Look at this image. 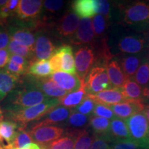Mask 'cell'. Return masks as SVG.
<instances>
[{"label": "cell", "mask_w": 149, "mask_h": 149, "mask_svg": "<svg viewBox=\"0 0 149 149\" xmlns=\"http://www.w3.org/2000/svg\"><path fill=\"white\" fill-rule=\"evenodd\" d=\"M74 13L82 18H90L96 13L94 0H76L72 3Z\"/></svg>", "instance_id": "cell-23"}, {"label": "cell", "mask_w": 149, "mask_h": 149, "mask_svg": "<svg viewBox=\"0 0 149 149\" xmlns=\"http://www.w3.org/2000/svg\"><path fill=\"white\" fill-rule=\"evenodd\" d=\"M49 62L50 64H51L52 70L53 71V73L54 72H59L60 70H61V57L60 55H59L58 51H57V49L54 52V53L51 57V58L49 59Z\"/></svg>", "instance_id": "cell-43"}, {"label": "cell", "mask_w": 149, "mask_h": 149, "mask_svg": "<svg viewBox=\"0 0 149 149\" xmlns=\"http://www.w3.org/2000/svg\"><path fill=\"white\" fill-rule=\"evenodd\" d=\"M33 141L29 132H26L22 127L19 128L15 138L11 144H9L11 149L22 148Z\"/></svg>", "instance_id": "cell-35"}, {"label": "cell", "mask_w": 149, "mask_h": 149, "mask_svg": "<svg viewBox=\"0 0 149 149\" xmlns=\"http://www.w3.org/2000/svg\"><path fill=\"white\" fill-rule=\"evenodd\" d=\"M61 60V70L70 74H76L72 48L69 45H63L57 48Z\"/></svg>", "instance_id": "cell-20"}, {"label": "cell", "mask_w": 149, "mask_h": 149, "mask_svg": "<svg viewBox=\"0 0 149 149\" xmlns=\"http://www.w3.org/2000/svg\"><path fill=\"white\" fill-rule=\"evenodd\" d=\"M89 124L92 128L95 136H101V137L109 136V137L110 126H111V122L109 120L104 118V117L93 115L90 118Z\"/></svg>", "instance_id": "cell-27"}, {"label": "cell", "mask_w": 149, "mask_h": 149, "mask_svg": "<svg viewBox=\"0 0 149 149\" xmlns=\"http://www.w3.org/2000/svg\"><path fill=\"white\" fill-rule=\"evenodd\" d=\"M10 42V34L5 31H0V49L8 47Z\"/></svg>", "instance_id": "cell-46"}, {"label": "cell", "mask_w": 149, "mask_h": 149, "mask_svg": "<svg viewBox=\"0 0 149 149\" xmlns=\"http://www.w3.org/2000/svg\"><path fill=\"white\" fill-rule=\"evenodd\" d=\"M44 1L41 0H21L17 9V16L19 19L31 21L40 16Z\"/></svg>", "instance_id": "cell-10"}, {"label": "cell", "mask_w": 149, "mask_h": 149, "mask_svg": "<svg viewBox=\"0 0 149 149\" xmlns=\"http://www.w3.org/2000/svg\"><path fill=\"white\" fill-rule=\"evenodd\" d=\"M64 5L63 1H44V6L46 10L51 12H55L62 8Z\"/></svg>", "instance_id": "cell-44"}, {"label": "cell", "mask_w": 149, "mask_h": 149, "mask_svg": "<svg viewBox=\"0 0 149 149\" xmlns=\"http://www.w3.org/2000/svg\"><path fill=\"white\" fill-rule=\"evenodd\" d=\"M79 18L74 13L68 12L58 20L55 29L59 37L63 38H72L79 27Z\"/></svg>", "instance_id": "cell-9"}, {"label": "cell", "mask_w": 149, "mask_h": 149, "mask_svg": "<svg viewBox=\"0 0 149 149\" xmlns=\"http://www.w3.org/2000/svg\"><path fill=\"white\" fill-rule=\"evenodd\" d=\"M131 138L143 143H149V122L143 113H138L126 120Z\"/></svg>", "instance_id": "cell-5"}, {"label": "cell", "mask_w": 149, "mask_h": 149, "mask_svg": "<svg viewBox=\"0 0 149 149\" xmlns=\"http://www.w3.org/2000/svg\"><path fill=\"white\" fill-rule=\"evenodd\" d=\"M139 64L140 59L136 56H126L122 59L121 67L128 79H132L135 77Z\"/></svg>", "instance_id": "cell-28"}, {"label": "cell", "mask_w": 149, "mask_h": 149, "mask_svg": "<svg viewBox=\"0 0 149 149\" xmlns=\"http://www.w3.org/2000/svg\"><path fill=\"white\" fill-rule=\"evenodd\" d=\"M56 49L49 37L39 33L37 34L33 48L34 61L51 58Z\"/></svg>", "instance_id": "cell-15"}, {"label": "cell", "mask_w": 149, "mask_h": 149, "mask_svg": "<svg viewBox=\"0 0 149 149\" xmlns=\"http://www.w3.org/2000/svg\"><path fill=\"white\" fill-rule=\"evenodd\" d=\"M96 104V102L87 95L83 101L75 109H74V110L77 113L89 116L91 113H93Z\"/></svg>", "instance_id": "cell-36"}, {"label": "cell", "mask_w": 149, "mask_h": 149, "mask_svg": "<svg viewBox=\"0 0 149 149\" xmlns=\"http://www.w3.org/2000/svg\"><path fill=\"white\" fill-rule=\"evenodd\" d=\"M50 99L40 90L29 84L19 90L13 91L7 98L5 109L15 113L27 108L34 107Z\"/></svg>", "instance_id": "cell-1"}, {"label": "cell", "mask_w": 149, "mask_h": 149, "mask_svg": "<svg viewBox=\"0 0 149 149\" xmlns=\"http://www.w3.org/2000/svg\"><path fill=\"white\" fill-rule=\"evenodd\" d=\"M109 107L114 113L115 116L125 120L137 113H141L145 109L143 100H126L122 103L113 104Z\"/></svg>", "instance_id": "cell-8"}, {"label": "cell", "mask_w": 149, "mask_h": 149, "mask_svg": "<svg viewBox=\"0 0 149 149\" xmlns=\"http://www.w3.org/2000/svg\"><path fill=\"white\" fill-rule=\"evenodd\" d=\"M109 137L113 141L132 139L126 121L115 117L111 121Z\"/></svg>", "instance_id": "cell-19"}, {"label": "cell", "mask_w": 149, "mask_h": 149, "mask_svg": "<svg viewBox=\"0 0 149 149\" xmlns=\"http://www.w3.org/2000/svg\"><path fill=\"white\" fill-rule=\"evenodd\" d=\"M9 60L13 61V62L16 63V64L22 65V66H24L28 68L29 66H30L29 61L27 60V59L24 58V57H22V56L15 55V54H10V59Z\"/></svg>", "instance_id": "cell-47"}, {"label": "cell", "mask_w": 149, "mask_h": 149, "mask_svg": "<svg viewBox=\"0 0 149 149\" xmlns=\"http://www.w3.org/2000/svg\"><path fill=\"white\" fill-rule=\"evenodd\" d=\"M142 113H144V114L145 115V116L146 117L147 120H148V122H149V105L147 106L146 107H145V109L144 111H142Z\"/></svg>", "instance_id": "cell-51"}, {"label": "cell", "mask_w": 149, "mask_h": 149, "mask_svg": "<svg viewBox=\"0 0 149 149\" xmlns=\"http://www.w3.org/2000/svg\"><path fill=\"white\" fill-rule=\"evenodd\" d=\"M87 96L84 86L82 83L81 88L77 91L69 93L60 99V105L68 109H74L83 101V100Z\"/></svg>", "instance_id": "cell-26"}, {"label": "cell", "mask_w": 149, "mask_h": 149, "mask_svg": "<svg viewBox=\"0 0 149 149\" xmlns=\"http://www.w3.org/2000/svg\"><path fill=\"white\" fill-rule=\"evenodd\" d=\"M94 1L96 13L101 14L102 16H109L110 13V3L109 1L104 0H94Z\"/></svg>", "instance_id": "cell-42"}, {"label": "cell", "mask_w": 149, "mask_h": 149, "mask_svg": "<svg viewBox=\"0 0 149 149\" xmlns=\"http://www.w3.org/2000/svg\"><path fill=\"white\" fill-rule=\"evenodd\" d=\"M110 149H149V143H143L133 139H122L111 143Z\"/></svg>", "instance_id": "cell-31"}, {"label": "cell", "mask_w": 149, "mask_h": 149, "mask_svg": "<svg viewBox=\"0 0 149 149\" xmlns=\"http://www.w3.org/2000/svg\"><path fill=\"white\" fill-rule=\"evenodd\" d=\"M95 36L93 22L90 18H82L75 34L71 38V42L76 45L92 44Z\"/></svg>", "instance_id": "cell-12"}, {"label": "cell", "mask_w": 149, "mask_h": 149, "mask_svg": "<svg viewBox=\"0 0 149 149\" xmlns=\"http://www.w3.org/2000/svg\"><path fill=\"white\" fill-rule=\"evenodd\" d=\"M123 94L126 100H143V91L141 87L133 79H128L122 88Z\"/></svg>", "instance_id": "cell-30"}, {"label": "cell", "mask_w": 149, "mask_h": 149, "mask_svg": "<svg viewBox=\"0 0 149 149\" xmlns=\"http://www.w3.org/2000/svg\"><path fill=\"white\" fill-rule=\"evenodd\" d=\"M3 119V111L1 110V107H0V120H2Z\"/></svg>", "instance_id": "cell-53"}, {"label": "cell", "mask_w": 149, "mask_h": 149, "mask_svg": "<svg viewBox=\"0 0 149 149\" xmlns=\"http://www.w3.org/2000/svg\"><path fill=\"white\" fill-rule=\"evenodd\" d=\"M8 50L10 54H15L26 59H31L34 60L33 50L27 46L22 45L15 41L10 40L8 46Z\"/></svg>", "instance_id": "cell-33"}, {"label": "cell", "mask_w": 149, "mask_h": 149, "mask_svg": "<svg viewBox=\"0 0 149 149\" xmlns=\"http://www.w3.org/2000/svg\"><path fill=\"white\" fill-rule=\"evenodd\" d=\"M10 53L8 48L0 49V69L6 66L10 59Z\"/></svg>", "instance_id": "cell-45"}, {"label": "cell", "mask_w": 149, "mask_h": 149, "mask_svg": "<svg viewBox=\"0 0 149 149\" xmlns=\"http://www.w3.org/2000/svg\"><path fill=\"white\" fill-rule=\"evenodd\" d=\"M87 95H94L113 88L106 65L96 64L90 70L83 83Z\"/></svg>", "instance_id": "cell-3"}, {"label": "cell", "mask_w": 149, "mask_h": 149, "mask_svg": "<svg viewBox=\"0 0 149 149\" xmlns=\"http://www.w3.org/2000/svg\"><path fill=\"white\" fill-rule=\"evenodd\" d=\"M5 97L4 96H3V95L2 94H1V93H0V101H1V100H3V98H4Z\"/></svg>", "instance_id": "cell-54"}, {"label": "cell", "mask_w": 149, "mask_h": 149, "mask_svg": "<svg viewBox=\"0 0 149 149\" xmlns=\"http://www.w3.org/2000/svg\"><path fill=\"white\" fill-rule=\"evenodd\" d=\"M51 78L60 88L69 93L79 90L83 83L77 74L65 72H54Z\"/></svg>", "instance_id": "cell-14"}, {"label": "cell", "mask_w": 149, "mask_h": 149, "mask_svg": "<svg viewBox=\"0 0 149 149\" xmlns=\"http://www.w3.org/2000/svg\"><path fill=\"white\" fill-rule=\"evenodd\" d=\"M9 34L10 40L33 50L35 44V35L29 29L25 27H12L9 31Z\"/></svg>", "instance_id": "cell-18"}, {"label": "cell", "mask_w": 149, "mask_h": 149, "mask_svg": "<svg viewBox=\"0 0 149 149\" xmlns=\"http://www.w3.org/2000/svg\"><path fill=\"white\" fill-rule=\"evenodd\" d=\"M91 117L77 113L73 109L69 117L66 122V125L70 128H82L90 122Z\"/></svg>", "instance_id": "cell-32"}, {"label": "cell", "mask_w": 149, "mask_h": 149, "mask_svg": "<svg viewBox=\"0 0 149 149\" xmlns=\"http://www.w3.org/2000/svg\"><path fill=\"white\" fill-rule=\"evenodd\" d=\"M79 130H72L68 133L66 135L61 136L59 139L42 146L45 147L46 149H74Z\"/></svg>", "instance_id": "cell-22"}, {"label": "cell", "mask_w": 149, "mask_h": 149, "mask_svg": "<svg viewBox=\"0 0 149 149\" xmlns=\"http://www.w3.org/2000/svg\"><path fill=\"white\" fill-rule=\"evenodd\" d=\"M143 96L149 101V87H146L143 90Z\"/></svg>", "instance_id": "cell-50"}, {"label": "cell", "mask_w": 149, "mask_h": 149, "mask_svg": "<svg viewBox=\"0 0 149 149\" xmlns=\"http://www.w3.org/2000/svg\"><path fill=\"white\" fill-rule=\"evenodd\" d=\"M96 103L110 106L125 102L126 99L123 94L122 88H112L97 94L88 95Z\"/></svg>", "instance_id": "cell-16"}, {"label": "cell", "mask_w": 149, "mask_h": 149, "mask_svg": "<svg viewBox=\"0 0 149 149\" xmlns=\"http://www.w3.org/2000/svg\"><path fill=\"white\" fill-rule=\"evenodd\" d=\"M72 111H73V109H68L61 105L57 106L52 109L46 116L43 117V120L37 124H35L31 129L66 122Z\"/></svg>", "instance_id": "cell-13"}, {"label": "cell", "mask_w": 149, "mask_h": 149, "mask_svg": "<svg viewBox=\"0 0 149 149\" xmlns=\"http://www.w3.org/2000/svg\"><path fill=\"white\" fill-rule=\"evenodd\" d=\"M19 2L20 1H19V0H9V1H8V3H7L6 6L8 7L10 11H12L14 13H16L17 9L18 8Z\"/></svg>", "instance_id": "cell-49"}, {"label": "cell", "mask_w": 149, "mask_h": 149, "mask_svg": "<svg viewBox=\"0 0 149 149\" xmlns=\"http://www.w3.org/2000/svg\"><path fill=\"white\" fill-rule=\"evenodd\" d=\"M14 14V13L9 10L6 5L0 8V19H6L7 18Z\"/></svg>", "instance_id": "cell-48"}, {"label": "cell", "mask_w": 149, "mask_h": 149, "mask_svg": "<svg viewBox=\"0 0 149 149\" xmlns=\"http://www.w3.org/2000/svg\"><path fill=\"white\" fill-rule=\"evenodd\" d=\"M95 61V55L91 46H84L76 51L74 55L76 73L83 83Z\"/></svg>", "instance_id": "cell-4"}, {"label": "cell", "mask_w": 149, "mask_h": 149, "mask_svg": "<svg viewBox=\"0 0 149 149\" xmlns=\"http://www.w3.org/2000/svg\"><path fill=\"white\" fill-rule=\"evenodd\" d=\"M109 142H113L112 139L110 138L109 136H95L93 142L89 149H110L111 145Z\"/></svg>", "instance_id": "cell-40"}, {"label": "cell", "mask_w": 149, "mask_h": 149, "mask_svg": "<svg viewBox=\"0 0 149 149\" xmlns=\"http://www.w3.org/2000/svg\"><path fill=\"white\" fill-rule=\"evenodd\" d=\"M7 3H8V1L6 0H0V8L4 6L7 4Z\"/></svg>", "instance_id": "cell-52"}, {"label": "cell", "mask_w": 149, "mask_h": 149, "mask_svg": "<svg viewBox=\"0 0 149 149\" xmlns=\"http://www.w3.org/2000/svg\"><path fill=\"white\" fill-rule=\"evenodd\" d=\"M1 141H2V138H1V137L0 136V143H1Z\"/></svg>", "instance_id": "cell-56"}, {"label": "cell", "mask_w": 149, "mask_h": 149, "mask_svg": "<svg viewBox=\"0 0 149 149\" xmlns=\"http://www.w3.org/2000/svg\"><path fill=\"white\" fill-rule=\"evenodd\" d=\"M149 5L137 2L128 6L124 13V21L128 24H141L148 22Z\"/></svg>", "instance_id": "cell-11"}, {"label": "cell", "mask_w": 149, "mask_h": 149, "mask_svg": "<svg viewBox=\"0 0 149 149\" xmlns=\"http://www.w3.org/2000/svg\"><path fill=\"white\" fill-rule=\"evenodd\" d=\"M29 133L33 141L40 145L52 142L62 136L64 128L55 126H46L31 129Z\"/></svg>", "instance_id": "cell-6"}, {"label": "cell", "mask_w": 149, "mask_h": 149, "mask_svg": "<svg viewBox=\"0 0 149 149\" xmlns=\"http://www.w3.org/2000/svg\"><path fill=\"white\" fill-rule=\"evenodd\" d=\"M58 105H60V99L50 98L34 107L27 108L15 113H9V115L13 120L19 123L22 126H24L33 121L39 120L43 118L52 109Z\"/></svg>", "instance_id": "cell-2"}, {"label": "cell", "mask_w": 149, "mask_h": 149, "mask_svg": "<svg viewBox=\"0 0 149 149\" xmlns=\"http://www.w3.org/2000/svg\"><path fill=\"white\" fill-rule=\"evenodd\" d=\"M92 22L95 36H102L105 32L107 28V22L104 17L101 15H97L94 16Z\"/></svg>", "instance_id": "cell-39"}, {"label": "cell", "mask_w": 149, "mask_h": 149, "mask_svg": "<svg viewBox=\"0 0 149 149\" xmlns=\"http://www.w3.org/2000/svg\"><path fill=\"white\" fill-rule=\"evenodd\" d=\"M29 82L44 93L49 98L61 99L68 94V92L60 88L51 78L31 77L29 78Z\"/></svg>", "instance_id": "cell-7"}, {"label": "cell", "mask_w": 149, "mask_h": 149, "mask_svg": "<svg viewBox=\"0 0 149 149\" xmlns=\"http://www.w3.org/2000/svg\"><path fill=\"white\" fill-rule=\"evenodd\" d=\"M27 72L37 78H47L53 74L51 64L48 59L33 61L28 68Z\"/></svg>", "instance_id": "cell-21"}, {"label": "cell", "mask_w": 149, "mask_h": 149, "mask_svg": "<svg viewBox=\"0 0 149 149\" xmlns=\"http://www.w3.org/2000/svg\"><path fill=\"white\" fill-rule=\"evenodd\" d=\"M40 146H41V148H42V149H46L45 147H44V146H43L42 145H40Z\"/></svg>", "instance_id": "cell-55"}, {"label": "cell", "mask_w": 149, "mask_h": 149, "mask_svg": "<svg viewBox=\"0 0 149 149\" xmlns=\"http://www.w3.org/2000/svg\"><path fill=\"white\" fill-rule=\"evenodd\" d=\"M144 43V40L139 37L126 36L120 41L118 48L123 53H137L142 51Z\"/></svg>", "instance_id": "cell-24"}, {"label": "cell", "mask_w": 149, "mask_h": 149, "mask_svg": "<svg viewBox=\"0 0 149 149\" xmlns=\"http://www.w3.org/2000/svg\"><path fill=\"white\" fill-rule=\"evenodd\" d=\"M1 120H0V123H1Z\"/></svg>", "instance_id": "cell-57"}, {"label": "cell", "mask_w": 149, "mask_h": 149, "mask_svg": "<svg viewBox=\"0 0 149 149\" xmlns=\"http://www.w3.org/2000/svg\"><path fill=\"white\" fill-rule=\"evenodd\" d=\"M18 124L13 121H1L0 123V136L8 144H11L15 138L18 130Z\"/></svg>", "instance_id": "cell-29"}, {"label": "cell", "mask_w": 149, "mask_h": 149, "mask_svg": "<svg viewBox=\"0 0 149 149\" xmlns=\"http://www.w3.org/2000/svg\"><path fill=\"white\" fill-rule=\"evenodd\" d=\"M6 70H7L10 73L15 74V75L19 77L21 74H23L27 72L28 68L26 67L22 66V65L17 64L13 61L9 60L8 64L6 66Z\"/></svg>", "instance_id": "cell-41"}, {"label": "cell", "mask_w": 149, "mask_h": 149, "mask_svg": "<svg viewBox=\"0 0 149 149\" xmlns=\"http://www.w3.org/2000/svg\"><path fill=\"white\" fill-rule=\"evenodd\" d=\"M134 79L138 84L146 86L149 82V64L145 62L142 64L135 74Z\"/></svg>", "instance_id": "cell-37"}, {"label": "cell", "mask_w": 149, "mask_h": 149, "mask_svg": "<svg viewBox=\"0 0 149 149\" xmlns=\"http://www.w3.org/2000/svg\"><path fill=\"white\" fill-rule=\"evenodd\" d=\"M93 116L104 117V118L108 119V120H109V119L113 120V119L117 117L109 106L98 103L96 104L95 107L93 111Z\"/></svg>", "instance_id": "cell-38"}, {"label": "cell", "mask_w": 149, "mask_h": 149, "mask_svg": "<svg viewBox=\"0 0 149 149\" xmlns=\"http://www.w3.org/2000/svg\"><path fill=\"white\" fill-rule=\"evenodd\" d=\"M17 76L6 69H0V93L6 96L11 93L18 81Z\"/></svg>", "instance_id": "cell-25"}, {"label": "cell", "mask_w": 149, "mask_h": 149, "mask_svg": "<svg viewBox=\"0 0 149 149\" xmlns=\"http://www.w3.org/2000/svg\"><path fill=\"white\" fill-rule=\"evenodd\" d=\"M106 68L113 88H122L128 79L118 61L111 59L106 64Z\"/></svg>", "instance_id": "cell-17"}, {"label": "cell", "mask_w": 149, "mask_h": 149, "mask_svg": "<svg viewBox=\"0 0 149 149\" xmlns=\"http://www.w3.org/2000/svg\"><path fill=\"white\" fill-rule=\"evenodd\" d=\"M94 139L95 136L91 135L88 130H79L76 138L74 149H89Z\"/></svg>", "instance_id": "cell-34"}]
</instances>
